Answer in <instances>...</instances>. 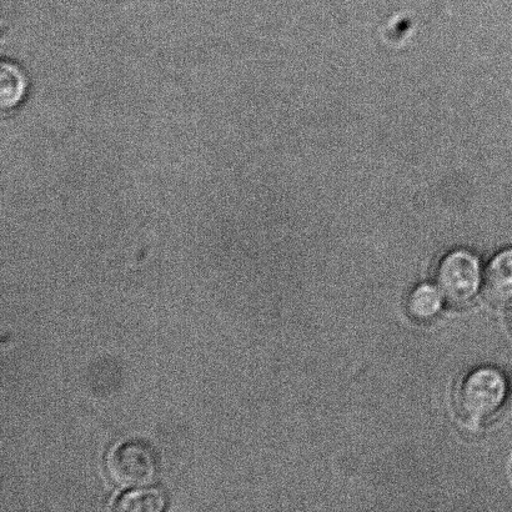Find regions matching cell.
<instances>
[{
	"instance_id": "cell-2",
	"label": "cell",
	"mask_w": 512,
	"mask_h": 512,
	"mask_svg": "<svg viewBox=\"0 0 512 512\" xmlns=\"http://www.w3.org/2000/svg\"><path fill=\"white\" fill-rule=\"evenodd\" d=\"M110 480L120 488H145L157 476V460L152 450L139 441L119 444L108 456Z\"/></svg>"
},
{
	"instance_id": "cell-8",
	"label": "cell",
	"mask_w": 512,
	"mask_h": 512,
	"mask_svg": "<svg viewBox=\"0 0 512 512\" xmlns=\"http://www.w3.org/2000/svg\"><path fill=\"white\" fill-rule=\"evenodd\" d=\"M509 324H510V329L512 331V308L510 310V315H509Z\"/></svg>"
},
{
	"instance_id": "cell-1",
	"label": "cell",
	"mask_w": 512,
	"mask_h": 512,
	"mask_svg": "<svg viewBox=\"0 0 512 512\" xmlns=\"http://www.w3.org/2000/svg\"><path fill=\"white\" fill-rule=\"evenodd\" d=\"M506 394L508 381L500 370L476 369L461 384L458 398L460 413L464 418L479 423L501 408Z\"/></svg>"
},
{
	"instance_id": "cell-3",
	"label": "cell",
	"mask_w": 512,
	"mask_h": 512,
	"mask_svg": "<svg viewBox=\"0 0 512 512\" xmlns=\"http://www.w3.org/2000/svg\"><path fill=\"white\" fill-rule=\"evenodd\" d=\"M441 294L453 304L468 303L478 293L481 271L478 258L468 250L446 255L436 271Z\"/></svg>"
},
{
	"instance_id": "cell-5",
	"label": "cell",
	"mask_w": 512,
	"mask_h": 512,
	"mask_svg": "<svg viewBox=\"0 0 512 512\" xmlns=\"http://www.w3.org/2000/svg\"><path fill=\"white\" fill-rule=\"evenodd\" d=\"M443 296L434 285L421 284L416 286L409 295V314L418 321L433 320L443 308Z\"/></svg>"
},
{
	"instance_id": "cell-4",
	"label": "cell",
	"mask_w": 512,
	"mask_h": 512,
	"mask_svg": "<svg viewBox=\"0 0 512 512\" xmlns=\"http://www.w3.org/2000/svg\"><path fill=\"white\" fill-rule=\"evenodd\" d=\"M484 293L494 304L512 301V248L503 250L490 261L485 270Z\"/></svg>"
},
{
	"instance_id": "cell-7",
	"label": "cell",
	"mask_w": 512,
	"mask_h": 512,
	"mask_svg": "<svg viewBox=\"0 0 512 512\" xmlns=\"http://www.w3.org/2000/svg\"><path fill=\"white\" fill-rule=\"evenodd\" d=\"M167 508V499L157 489L135 490L122 496L115 510L122 512H162Z\"/></svg>"
},
{
	"instance_id": "cell-6",
	"label": "cell",
	"mask_w": 512,
	"mask_h": 512,
	"mask_svg": "<svg viewBox=\"0 0 512 512\" xmlns=\"http://www.w3.org/2000/svg\"><path fill=\"white\" fill-rule=\"evenodd\" d=\"M27 78L17 65L3 63L0 70V103L3 109H13L27 93Z\"/></svg>"
}]
</instances>
